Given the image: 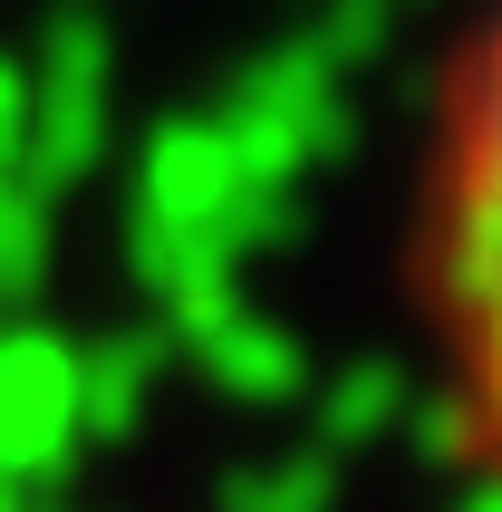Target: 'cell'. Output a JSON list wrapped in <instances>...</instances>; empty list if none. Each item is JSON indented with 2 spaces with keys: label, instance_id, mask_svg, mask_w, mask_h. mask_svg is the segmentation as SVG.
Here are the masks:
<instances>
[{
  "label": "cell",
  "instance_id": "cell-1",
  "mask_svg": "<svg viewBox=\"0 0 502 512\" xmlns=\"http://www.w3.org/2000/svg\"><path fill=\"white\" fill-rule=\"evenodd\" d=\"M425 300L445 329V406L464 426V445L502 474V29L474 68L445 184H435Z\"/></svg>",
  "mask_w": 502,
  "mask_h": 512
}]
</instances>
